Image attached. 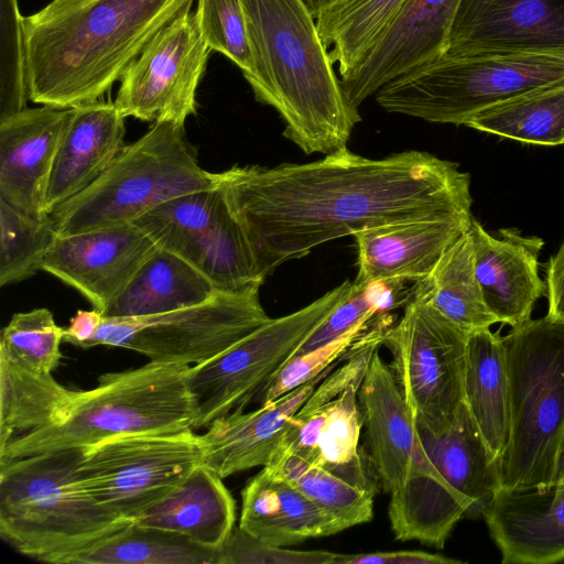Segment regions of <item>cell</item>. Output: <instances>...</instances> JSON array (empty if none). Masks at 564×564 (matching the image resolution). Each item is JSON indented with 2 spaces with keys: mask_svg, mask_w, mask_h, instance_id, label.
<instances>
[{
  "mask_svg": "<svg viewBox=\"0 0 564 564\" xmlns=\"http://www.w3.org/2000/svg\"><path fill=\"white\" fill-rule=\"evenodd\" d=\"M469 232L476 275L498 323L516 327L529 321L535 303L546 291L539 274L543 240L523 237L513 229H502L497 237L474 217Z\"/></svg>",
  "mask_w": 564,
  "mask_h": 564,
  "instance_id": "obj_22",
  "label": "cell"
},
{
  "mask_svg": "<svg viewBox=\"0 0 564 564\" xmlns=\"http://www.w3.org/2000/svg\"><path fill=\"white\" fill-rule=\"evenodd\" d=\"M210 51L195 12H182L126 69L115 100L117 109L124 118L184 126L196 112V90Z\"/></svg>",
  "mask_w": 564,
  "mask_h": 564,
  "instance_id": "obj_16",
  "label": "cell"
},
{
  "mask_svg": "<svg viewBox=\"0 0 564 564\" xmlns=\"http://www.w3.org/2000/svg\"><path fill=\"white\" fill-rule=\"evenodd\" d=\"M215 186L216 173L199 166L184 126L154 122L91 185L50 216L57 236H69L132 223L166 200Z\"/></svg>",
  "mask_w": 564,
  "mask_h": 564,
  "instance_id": "obj_8",
  "label": "cell"
},
{
  "mask_svg": "<svg viewBox=\"0 0 564 564\" xmlns=\"http://www.w3.org/2000/svg\"><path fill=\"white\" fill-rule=\"evenodd\" d=\"M564 51L557 0H463L443 55Z\"/></svg>",
  "mask_w": 564,
  "mask_h": 564,
  "instance_id": "obj_19",
  "label": "cell"
},
{
  "mask_svg": "<svg viewBox=\"0 0 564 564\" xmlns=\"http://www.w3.org/2000/svg\"><path fill=\"white\" fill-rule=\"evenodd\" d=\"M62 564H219L218 549L200 546L174 532L131 522Z\"/></svg>",
  "mask_w": 564,
  "mask_h": 564,
  "instance_id": "obj_34",
  "label": "cell"
},
{
  "mask_svg": "<svg viewBox=\"0 0 564 564\" xmlns=\"http://www.w3.org/2000/svg\"><path fill=\"white\" fill-rule=\"evenodd\" d=\"M132 223L205 274L217 291L257 292L264 282L218 186L174 197Z\"/></svg>",
  "mask_w": 564,
  "mask_h": 564,
  "instance_id": "obj_15",
  "label": "cell"
},
{
  "mask_svg": "<svg viewBox=\"0 0 564 564\" xmlns=\"http://www.w3.org/2000/svg\"><path fill=\"white\" fill-rule=\"evenodd\" d=\"M464 401L476 422L491 460L498 464L508 438V372L499 330L468 335Z\"/></svg>",
  "mask_w": 564,
  "mask_h": 564,
  "instance_id": "obj_30",
  "label": "cell"
},
{
  "mask_svg": "<svg viewBox=\"0 0 564 564\" xmlns=\"http://www.w3.org/2000/svg\"><path fill=\"white\" fill-rule=\"evenodd\" d=\"M235 500L223 478L200 464L133 522L174 532L217 550L235 528Z\"/></svg>",
  "mask_w": 564,
  "mask_h": 564,
  "instance_id": "obj_27",
  "label": "cell"
},
{
  "mask_svg": "<svg viewBox=\"0 0 564 564\" xmlns=\"http://www.w3.org/2000/svg\"><path fill=\"white\" fill-rule=\"evenodd\" d=\"M338 1L340 0H304L315 19L318 13L337 3Z\"/></svg>",
  "mask_w": 564,
  "mask_h": 564,
  "instance_id": "obj_47",
  "label": "cell"
},
{
  "mask_svg": "<svg viewBox=\"0 0 564 564\" xmlns=\"http://www.w3.org/2000/svg\"><path fill=\"white\" fill-rule=\"evenodd\" d=\"M460 560L423 551H392L345 555L341 564H462Z\"/></svg>",
  "mask_w": 564,
  "mask_h": 564,
  "instance_id": "obj_44",
  "label": "cell"
},
{
  "mask_svg": "<svg viewBox=\"0 0 564 564\" xmlns=\"http://www.w3.org/2000/svg\"><path fill=\"white\" fill-rule=\"evenodd\" d=\"M84 448L0 462V534L18 552L62 564L129 525L102 508L79 471Z\"/></svg>",
  "mask_w": 564,
  "mask_h": 564,
  "instance_id": "obj_5",
  "label": "cell"
},
{
  "mask_svg": "<svg viewBox=\"0 0 564 564\" xmlns=\"http://www.w3.org/2000/svg\"><path fill=\"white\" fill-rule=\"evenodd\" d=\"M375 321L376 315L365 325L340 338L290 358L269 381L256 401L260 404L274 401L317 377L336 361L350 357L369 337Z\"/></svg>",
  "mask_w": 564,
  "mask_h": 564,
  "instance_id": "obj_42",
  "label": "cell"
},
{
  "mask_svg": "<svg viewBox=\"0 0 564 564\" xmlns=\"http://www.w3.org/2000/svg\"><path fill=\"white\" fill-rule=\"evenodd\" d=\"M468 128L534 145H564V78L492 105Z\"/></svg>",
  "mask_w": 564,
  "mask_h": 564,
  "instance_id": "obj_32",
  "label": "cell"
},
{
  "mask_svg": "<svg viewBox=\"0 0 564 564\" xmlns=\"http://www.w3.org/2000/svg\"><path fill=\"white\" fill-rule=\"evenodd\" d=\"M546 294L551 321L564 324V241L551 257L546 269Z\"/></svg>",
  "mask_w": 564,
  "mask_h": 564,
  "instance_id": "obj_45",
  "label": "cell"
},
{
  "mask_svg": "<svg viewBox=\"0 0 564 564\" xmlns=\"http://www.w3.org/2000/svg\"><path fill=\"white\" fill-rule=\"evenodd\" d=\"M370 462L390 495L389 518L397 540L442 549L468 505L430 460L415 420L391 366L379 348L358 391Z\"/></svg>",
  "mask_w": 564,
  "mask_h": 564,
  "instance_id": "obj_4",
  "label": "cell"
},
{
  "mask_svg": "<svg viewBox=\"0 0 564 564\" xmlns=\"http://www.w3.org/2000/svg\"><path fill=\"white\" fill-rule=\"evenodd\" d=\"M471 217L392 224L354 235L358 272L355 283L426 278L443 253L470 228Z\"/></svg>",
  "mask_w": 564,
  "mask_h": 564,
  "instance_id": "obj_24",
  "label": "cell"
},
{
  "mask_svg": "<svg viewBox=\"0 0 564 564\" xmlns=\"http://www.w3.org/2000/svg\"><path fill=\"white\" fill-rule=\"evenodd\" d=\"M216 177L262 281L282 263L366 229L471 217L469 174L416 150L375 160L347 148L311 163L236 164Z\"/></svg>",
  "mask_w": 564,
  "mask_h": 564,
  "instance_id": "obj_1",
  "label": "cell"
},
{
  "mask_svg": "<svg viewBox=\"0 0 564 564\" xmlns=\"http://www.w3.org/2000/svg\"><path fill=\"white\" fill-rule=\"evenodd\" d=\"M74 392L0 356V445L57 421Z\"/></svg>",
  "mask_w": 564,
  "mask_h": 564,
  "instance_id": "obj_35",
  "label": "cell"
},
{
  "mask_svg": "<svg viewBox=\"0 0 564 564\" xmlns=\"http://www.w3.org/2000/svg\"><path fill=\"white\" fill-rule=\"evenodd\" d=\"M259 291L216 292L207 301L139 318H104L90 343L134 350L153 362L198 365L269 322Z\"/></svg>",
  "mask_w": 564,
  "mask_h": 564,
  "instance_id": "obj_13",
  "label": "cell"
},
{
  "mask_svg": "<svg viewBox=\"0 0 564 564\" xmlns=\"http://www.w3.org/2000/svg\"><path fill=\"white\" fill-rule=\"evenodd\" d=\"M124 119L115 102L98 100L70 109L48 180L47 215L107 170L123 148Z\"/></svg>",
  "mask_w": 564,
  "mask_h": 564,
  "instance_id": "obj_25",
  "label": "cell"
},
{
  "mask_svg": "<svg viewBox=\"0 0 564 564\" xmlns=\"http://www.w3.org/2000/svg\"><path fill=\"white\" fill-rule=\"evenodd\" d=\"M70 109L25 108L0 121V199L45 218V198L57 145Z\"/></svg>",
  "mask_w": 564,
  "mask_h": 564,
  "instance_id": "obj_20",
  "label": "cell"
},
{
  "mask_svg": "<svg viewBox=\"0 0 564 564\" xmlns=\"http://www.w3.org/2000/svg\"><path fill=\"white\" fill-rule=\"evenodd\" d=\"M239 528L274 546L328 536L344 525L288 480L263 467L241 491Z\"/></svg>",
  "mask_w": 564,
  "mask_h": 564,
  "instance_id": "obj_26",
  "label": "cell"
},
{
  "mask_svg": "<svg viewBox=\"0 0 564 564\" xmlns=\"http://www.w3.org/2000/svg\"><path fill=\"white\" fill-rule=\"evenodd\" d=\"M393 308V292L388 281L370 284L352 281L348 294L312 330L292 357L334 341L365 325L375 315L389 313Z\"/></svg>",
  "mask_w": 564,
  "mask_h": 564,
  "instance_id": "obj_39",
  "label": "cell"
},
{
  "mask_svg": "<svg viewBox=\"0 0 564 564\" xmlns=\"http://www.w3.org/2000/svg\"><path fill=\"white\" fill-rule=\"evenodd\" d=\"M416 427L438 474L468 505L467 517L482 516L500 488L499 470L465 401L446 432L432 434L417 424Z\"/></svg>",
  "mask_w": 564,
  "mask_h": 564,
  "instance_id": "obj_28",
  "label": "cell"
},
{
  "mask_svg": "<svg viewBox=\"0 0 564 564\" xmlns=\"http://www.w3.org/2000/svg\"><path fill=\"white\" fill-rule=\"evenodd\" d=\"M554 484L564 487V446L557 463Z\"/></svg>",
  "mask_w": 564,
  "mask_h": 564,
  "instance_id": "obj_48",
  "label": "cell"
},
{
  "mask_svg": "<svg viewBox=\"0 0 564 564\" xmlns=\"http://www.w3.org/2000/svg\"><path fill=\"white\" fill-rule=\"evenodd\" d=\"M564 78V51L442 55L377 93L388 112L465 126L479 111Z\"/></svg>",
  "mask_w": 564,
  "mask_h": 564,
  "instance_id": "obj_9",
  "label": "cell"
},
{
  "mask_svg": "<svg viewBox=\"0 0 564 564\" xmlns=\"http://www.w3.org/2000/svg\"><path fill=\"white\" fill-rule=\"evenodd\" d=\"M193 1L52 0L23 17L29 99L55 109L98 101Z\"/></svg>",
  "mask_w": 564,
  "mask_h": 564,
  "instance_id": "obj_2",
  "label": "cell"
},
{
  "mask_svg": "<svg viewBox=\"0 0 564 564\" xmlns=\"http://www.w3.org/2000/svg\"><path fill=\"white\" fill-rule=\"evenodd\" d=\"M411 295L429 302L468 334L498 323L476 275L469 230L443 253L426 278L413 283Z\"/></svg>",
  "mask_w": 564,
  "mask_h": 564,
  "instance_id": "obj_31",
  "label": "cell"
},
{
  "mask_svg": "<svg viewBox=\"0 0 564 564\" xmlns=\"http://www.w3.org/2000/svg\"><path fill=\"white\" fill-rule=\"evenodd\" d=\"M105 316L96 308L91 311L79 310L64 327L63 341L82 347L90 348V343L104 322Z\"/></svg>",
  "mask_w": 564,
  "mask_h": 564,
  "instance_id": "obj_46",
  "label": "cell"
},
{
  "mask_svg": "<svg viewBox=\"0 0 564 564\" xmlns=\"http://www.w3.org/2000/svg\"><path fill=\"white\" fill-rule=\"evenodd\" d=\"M196 18L204 39L236 64L249 82L254 63L240 0H197Z\"/></svg>",
  "mask_w": 564,
  "mask_h": 564,
  "instance_id": "obj_41",
  "label": "cell"
},
{
  "mask_svg": "<svg viewBox=\"0 0 564 564\" xmlns=\"http://www.w3.org/2000/svg\"><path fill=\"white\" fill-rule=\"evenodd\" d=\"M463 0H406L380 42L345 78L347 104L356 111L398 76L442 56Z\"/></svg>",
  "mask_w": 564,
  "mask_h": 564,
  "instance_id": "obj_18",
  "label": "cell"
},
{
  "mask_svg": "<svg viewBox=\"0 0 564 564\" xmlns=\"http://www.w3.org/2000/svg\"><path fill=\"white\" fill-rule=\"evenodd\" d=\"M156 248L133 223L57 236L41 270L78 291L102 313Z\"/></svg>",
  "mask_w": 564,
  "mask_h": 564,
  "instance_id": "obj_17",
  "label": "cell"
},
{
  "mask_svg": "<svg viewBox=\"0 0 564 564\" xmlns=\"http://www.w3.org/2000/svg\"><path fill=\"white\" fill-rule=\"evenodd\" d=\"M254 63V98L274 108L283 135L306 154L347 149L359 112L346 101L304 0H240Z\"/></svg>",
  "mask_w": 564,
  "mask_h": 564,
  "instance_id": "obj_3",
  "label": "cell"
},
{
  "mask_svg": "<svg viewBox=\"0 0 564 564\" xmlns=\"http://www.w3.org/2000/svg\"><path fill=\"white\" fill-rule=\"evenodd\" d=\"M56 237L50 215L35 218L0 199V286L37 273Z\"/></svg>",
  "mask_w": 564,
  "mask_h": 564,
  "instance_id": "obj_37",
  "label": "cell"
},
{
  "mask_svg": "<svg viewBox=\"0 0 564 564\" xmlns=\"http://www.w3.org/2000/svg\"><path fill=\"white\" fill-rule=\"evenodd\" d=\"M406 0H340L316 17V25L340 79L380 42Z\"/></svg>",
  "mask_w": 564,
  "mask_h": 564,
  "instance_id": "obj_33",
  "label": "cell"
},
{
  "mask_svg": "<svg viewBox=\"0 0 564 564\" xmlns=\"http://www.w3.org/2000/svg\"><path fill=\"white\" fill-rule=\"evenodd\" d=\"M502 341L509 427L498 462L500 488L547 487L564 446V324L530 318Z\"/></svg>",
  "mask_w": 564,
  "mask_h": 564,
  "instance_id": "obj_7",
  "label": "cell"
},
{
  "mask_svg": "<svg viewBox=\"0 0 564 564\" xmlns=\"http://www.w3.org/2000/svg\"><path fill=\"white\" fill-rule=\"evenodd\" d=\"M216 292L199 270L158 247L102 315L105 318L153 316L203 303Z\"/></svg>",
  "mask_w": 564,
  "mask_h": 564,
  "instance_id": "obj_29",
  "label": "cell"
},
{
  "mask_svg": "<svg viewBox=\"0 0 564 564\" xmlns=\"http://www.w3.org/2000/svg\"><path fill=\"white\" fill-rule=\"evenodd\" d=\"M264 467L292 484L335 517L345 529L372 519L375 492L349 482L321 465L292 453L275 452Z\"/></svg>",
  "mask_w": 564,
  "mask_h": 564,
  "instance_id": "obj_36",
  "label": "cell"
},
{
  "mask_svg": "<svg viewBox=\"0 0 564 564\" xmlns=\"http://www.w3.org/2000/svg\"><path fill=\"white\" fill-rule=\"evenodd\" d=\"M468 333L425 300L411 295L382 345L415 423L432 434L446 432L464 403Z\"/></svg>",
  "mask_w": 564,
  "mask_h": 564,
  "instance_id": "obj_11",
  "label": "cell"
},
{
  "mask_svg": "<svg viewBox=\"0 0 564 564\" xmlns=\"http://www.w3.org/2000/svg\"><path fill=\"white\" fill-rule=\"evenodd\" d=\"M188 368L149 361L135 369L101 375L94 389L74 392L57 421L0 445V462L86 448L131 433L194 430Z\"/></svg>",
  "mask_w": 564,
  "mask_h": 564,
  "instance_id": "obj_6",
  "label": "cell"
},
{
  "mask_svg": "<svg viewBox=\"0 0 564 564\" xmlns=\"http://www.w3.org/2000/svg\"><path fill=\"white\" fill-rule=\"evenodd\" d=\"M64 327L47 308L15 313L0 334V356L36 373L51 375L62 358Z\"/></svg>",
  "mask_w": 564,
  "mask_h": 564,
  "instance_id": "obj_38",
  "label": "cell"
},
{
  "mask_svg": "<svg viewBox=\"0 0 564 564\" xmlns=\"http://www.w3.org/2000/svg\"><path fill=\"white\" fill-rule=\"evenodd\" d=\"M200 464L199 435L186 429L131 433L96 443L84 448L79 471L102 508L133 521Z\"/></svg>",
  "mask_w": 564,
  "mask_h": 564,
  "instance_id": "obj_12",
  "label": "cell"
},
{
  "mask_svg": "<svg viewBox=\"0 0 564 564\" xmlns=\"http://www.w3.org/2000/svg\"><path fill=\"white\" fill-rule=\"evenodd\" d=\"M346 359L336 361L306 383L251 412L234 411L216 419L199 435L203 465L223 479L268 465L294 414L318 383Z\"/></svg>",
  "mask_w": 564,
  "mask_h": 564,
  "instance_id": "obj_23",
  "label": "cell"
},
{
  "mask_svg": "<svg viewBox=\"0 0 564 564\" xmlns=\"http://www.w3.org/2000/svg\"><path fill=\"white\" fill-rule=\"evenodd\" d=\"M393 317L379 315L366 341L318 383L292 417L275 452L295 454L376 492L359 448L364 420L358 391Z\"/></svg>",
  "mask_w": 564,
  "mask_h": 564,
  "instance_id": "obj_14",
  "label": "cell"
},
{
  "mask_svg": "<svg viewBox=\"0 0 564 564\" xmlns=\"http://www.w3.org/2000/svg\"><path fill=\"white\" fill-rule=\"evenodd\" d=\"M29 99L23 17L18 0H0V121Z\"/></svg>",
  "mask_w": 564,
  "mask_h": 564,
  "instance_id": "obj_40",
  "label": "cell"
},
{
  "mask_svg": "<svg viewBox=\"0 0 564 564\" xmlns=\"http://www.w3.org/2000/svg\"><path fill=\"white\" fill-rule=\"evenodd\" d=\"M481 517L503 564L564 561V487L499 488Z\"/></svg>",
  "mask_w": 564,
  "mask_h": 564,
  "instance_id": "obj_21",
  "label": "cell"
},
{
  "mask_svg": "<svg viewBox=\"0 0 564 564\" xmlns=\"http://www.w3.org/2000/svg\"><path fill=\"white\" fill-rule=\"evenodd\" d=\"M346 280L323 296L289 315L271 318L218 356L187 371L195 409L194 430L216 419L243 411L293 356L312 330L348 294Z\"/></svg>",
  "mask_w": 564,
  "mask_h": 564,
  "instance_id": "obj_10",
  "label": "cell"
},
{
  "mask_svg": "<svg viewBox=\"0 0 564 564\" xmlns=\"http://www.w3.org/2000/svg\"><path fill=\"white\" fill-rule=\"evenodd\" d=\"M219 564H341L344 554L297 551L267 544L239 527L218 549Z\"/></svg>",
  "mask_w": 564,
  "mask_h": 564,
  "instance_id": "obj_43",
  "label": "cell"
}]
</instances>
